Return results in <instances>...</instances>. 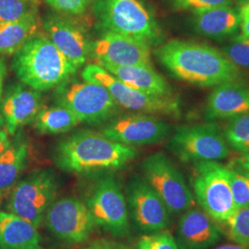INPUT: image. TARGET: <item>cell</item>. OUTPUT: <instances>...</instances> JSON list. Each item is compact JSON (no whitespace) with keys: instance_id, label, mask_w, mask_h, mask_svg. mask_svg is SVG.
I'll use <instances>...</instances> for the list:
<instances>
[{"instance_id":"obj_1","label":"cell","mask_w":249,"mask_h":249,"mask_svg":"<svg viewBox=\"0 0 249 249\" xmlns=\"http://www.w3.org/2000/svg\"><path fill=\"white\" fill-rule=\"evenodd\" d=\"M158 61L176 79L202 88L239 81L240 69L213 46L187 40H171L154 49Z\"/></svg>"},{"instance_id":"obj_2","label":"cell","mask_w":249,"mask_h":249,"mask_svg":"<svg viewBox=\"0 0 249 249\" xmlns=\"http://www.w3.org/2000/svg\"><path fill=\"white\" fill-rule=\"evenodd\" d=\"M133 146L113 142L101 132L79 130L61 139L53 149V163L72 174L115 172L136 158Z\"/></svg>"},{"instance_id":"obj_3","label":"cell","mask_w":249,"mask_h":249,"mask_svg":"<svg viewBox=\"0 0 249 249\" xmlns=\"http://www.w3.org/2000/svg\"><path fill=\"white\" fill-rule=\"evenodd\" d=\"M12 70L21 83L38 91L56 88L78 71L47 36L38 34L13 54Z\"/></svg>"},{"instance_id":"obj_4","label":"cell","mask_w":249,"mask_h":249,"mask_svg":"<svg viewBox=\"0 0 249 249\" xmlns=\"http://www.w3.org/2000/svg\"><path fill=\"white\" fill-rule=\"evenodd\" d=\"M92 10L101 32L129 36L158 46L163 34L143 0H95Z\"/></svg>"},{"instance_id":"obj_5","label":"cell","mask_w":249,"mask_h":249,"mask_svg":"<svg viewBox=\"0 0 249 249\" xmlns=\"http://www.w3.org/2000/svg\"><path fill=\"white\" fill-rule=\"evenodd\" d=\"M192 192L199 208L220 224H226L236 209L228 166L219 161L194 163Z\"/></svg>"},{"instance_id":"obj_6","label":"cell","mask_w":249,"mask_h":249,"mask_svg":"<svg viewBox=\"0 0 249 249\" xmlns=\"http://www.w3.org/2000/svg\"><path fill=\"white\" fill-rule=\"evenodd\" d=\"M81 77L83 80L104 86L118 107L141 114L163 115L175 118L181 116V104L175 95H151L130 88L98 64L86 66L81 73Z\"/></svg>"},{"instance_id":"obj_7","label":"cell","mask_w":249,"mask_h":249,"mask_svg":"<svg viewBox=\"0 0 249 249\" xmlns=\"http://www.w3.org/2000/svg\"><path fill=\"white\" fill-rule=\"evenodd\" d=\"M58 192L59 181L53 170H36L18 181L12 188L8 210L38 228Z\"/></svg>"},{"instance_id":"obj_8","label":"cell","mask_w":249,"mask_h":249,"mask_svg":"<svg viewBox=\"0 0 249 249\" xmlns=\"http://www.w3.org/2000/svg\"><path fill=\"white\" fill-rule=\"evenodd\" d=\"M54 101L72 111L80 123L107 121L118 111V105L104 86L85 80H65L55 88Z\"/></svg>"},{"instance_id":"obj_9","label":"cell","mask_w":249,"mask_h":249,"mask_svg":"<svg viewBox=\"0 0 249 249\" xmlns=\"http://www.w3.org/2000/svg\"><path fill=\"white\" fill-rule=\"evenodd\" d=\"M141 168L143 178L160 196L172 215H181L195 206L192 189L166 154L152 153L143 160Z\"/></svg>"},{"instance_id":"obj_10","label":"cell","mask_w":249,"mask_h":249,"mask_svg":"<svg viewBox=\"0 0 249 249\" xmlns=\"http://www.w3.org/2000/svg\"><path fill=\"white\" fill-rule=\"evenodd\" d=\"M167 148L181 161L193 163L224 160L231 151L223 130L213 122L178 126Z\"/></svg>"},{"instance_id":"obj_11","label":"cell","mask_w":249,"mask_h":249,"mask_svg":"<svg viewBox=\"0 0 249 249\" xmlns=\"http://www.w3.org/2000/svg\"><path fill=\"white\" fill-rule=\"evenodd\" d=\"M95 225L116 238L130 234V219L124 193L110 173L96 180L86 199Z\"/></svg>"},{"instance_id":"obj_12","label":"cell","mask_w":249,"mask_h":249,"mask_svg":"<svg viewBox=\"0 0 249 249\" xmlns=\"http://www.w3.org/2000/svg\"><path fill=\"white\" fill-rule=\"evenodd\" d=\"M44 222L55 238L70 245L89 240L96 227L86 203L74 196L56 198L46 211Z\"/></svg>"},{"instance_id":"obj_13","label":"cell","mask_w":249,"mask_h":249,"mask_svg":"<svg viewBox=\"0 0 249 249\" xmlns=\"http://www.w3.org/2000/svg\"><path fill=\"white\" fill-rule=\"evenodd\" d=\"M124 196L130 221L146 233L167 230L171 225L168 208L141 176H134L126 184Z\"/></svg>"},{"instance_id":"obj_14","label":"cell","mask_w":249,"mask_h":249,"mask_svg":"<svg viewBox=\"0 0 249 249\" xmlns=\"http://www.w3.org/2000/svg\"><path fill=\"white\" fill-rule=\"evenodd\" d=\"M100 132L113 142L135 147L164 142L172 126L155 116L137 113L110 119Z\"/></svg>"},{"instance_id":"obj_15","label":"cell","mask_w":249,"mask_h":249,"mask_svg":"<svg viewBox=\"0 0 249 249\" xmlns=\"http://www.w3.org/2000/svg\"><path fill=\"white\" fill-rule=\"evenodd\" d=\"M73 16L50 13L43 20L46 36L78 70L85 65L91 54L92 41Z\"/></svg>"},{"instance_id":"obj_16","label":"cell","mask_w":249,"mask_h":249,"mask_svg":"<svg viewBox=\"0 0 249 249\" xmlns=\"http://www.w3.org/2000/svg\"><path fill=\"white\" fill-rule=\"evenodd\" d=\"M151 45L129 36L101 32L92 41L91 54L98 65L152 66Z\"/></svg>"},{"instance_id":"obj_17","label":"cell","mask_w":249,"mask_h":249,"mask_svg":"<svg viewBox=\"0 0 249 249\" xmlns=\"http://www.w3.org/2000/svg\"><path fill=\"white\" fill-rule=\"evenodd\" d=\"M25 84H14L0 98V120L9 136L35 121L43 108V98Z\"/></svg>"},{"instance_id":"obj_18","label":"cell","mask_w":249,"mask_h":249,"mask_svg":"<svg viewBox=\"0 0 249 249\" xmlns=\"http://www.w3.org/2000/svg\"><path fill=\"white\" fill-rule=\"evenodd\" d=\"M223 234L220 223L194 206L180 215L175 238L179 249H210L218 245Z\"/></svg>"},{"instance_id":"obj_19","label":"cell","mask_w":249,"mask_h":249,"mask_svg":"<svg viewBox=\"0 0 249 249\" xmlns=\"http://www.w3.org/2000/svg\"><path fill=\"white\" fill-rule=\"evenodd\" d=\"M249 113V87L239 81H230L214 87L209 95L205 117L215 120L231 119Z\"/></svg>"},{"instance_id":"obj_20","label":"cell","mask_w":249,"mask_h":249,"mask_svg":"<svg viewBox=\"0 0 249 249\" xmlns=\"http://www.w3.org/2000/svg\"><path fill=\"white\" fill-rule=\"evenodd\" d=\"M241 25L240 10L232 5L200 9L192 12L191 26L196 35L213 40L235 36Z\"/></svg>"},{"instance_id":"obj_21","label":"cell","mask_w":249,"mask_h":249,"mask_svg":"<svg viewBox=\"0 0 249 249\" xmlns=\"http://www.w3.org/2000/svg\"><path fill=\"white\" fill-rule=\"evenodd\" d=\"M99 66L130 88L151 95H174L169 83L154 71L152 66H115L110 64H101Z\"/></svg>"},{"instance_id":"obj_22","label":"cell","mask_w":249,"mask_h":249,"mask_svg":"<svg viewBox=\"0 0 249 249\" xmlns=\"http://www.w3.org/2000/svg\"><path fill=\"white\" fill-rule=\"evenodd\" d=\"M0 249H42L38 228L11 213H0Z\"/></svg>"},{"instance_id":"obj_23","label":"cell","mask_w":249,"mask_h":249,"mask_svg":"<svg viewBox=\"0 0 249 249\" xmlns=\"http://www.w3.org/2000/svg\"><path fill=\"white\" fill-rule=\"evenodd\" d=\"M29 153L26 141L17 137L9 148L0 154V199L9 196L18 183V178L26 167Z\"/></svg>"},{"instance_id":"obj_24","label":"cell","mask_w":249,"mask_h":249,"mask_svg":"<svg viewBox=\"0 0 249 249\" xmlns=\"http://www.w3.org/2000/svg\"><path fill=\"white\" fill-rule=\"evenodd\" d=\"M39 27L38 14L16 21L0 23V54H14L38 34Z\"/></svg>"},{"instance_id":"obj_25","label":"cell","mask_w":249,"mask_h":249,"mask_svg":"<svg viewBox=\"0 0 249 249\" xmlns=\"http://www.w3.org/2000/svg\"><path fill=\"white\" fill-rule=\"evenodd\" d=\"M35 127L39 133L61 134L71 131L80 123V119L67 107L42 108L35 119Z\"/></svg>"},{"instance_id":"obj_26","label":"cell","mask_w":249,"mask_h":249,"mask_svg":"<svg viewBox=\"0 0 249 249\" xmlns=\"http://www.w3.org/2000/svg\"><path fill=\"white\" fill-rule=\"evenodd\" d=\"M230 149L242 154L249 152V113L228 120L223 130Z\"/></svg>"},{"instance_id":"obj_27","label":"cell","mask_w":249,"mask_h":249,"mask_svg":"<svg viewBox=\"0 0 249 249\" xmlns=\"http://www.w3.org/2000/svg\"><path fill=\"white\" fill-rule=\"evenodd\" d=\"M40 0H0V23L38 14Z\"/></svg>"},{"instance_id":"obj_28","label":"cell","mask_w":249,"mask_h":249,"mask_svg":"<svg viewBox=\"0 0 249 249\" xmlns=\"http://www.w3.org/2000/svg\"><path fill=\"white\" fill-rule=\"evenodd\" d=\"M226 225L232 243L249 247V205L236 208Z\"/></svg>"},{"instance_id":"obj_29","label":"cell","mask_w":249,"mask_h":249,"mask_svg":"<svg viewBox=\"0 0 249 249\" xmlns=\"http://www.w3.org/2000/svg\"><path fill=\"white\" fill-rule=\"evenodd\" d=\"M223 54L239 69H249V38L242 35L231 36L221 49Z\"/></svg>"},{"instance_id":"obj_30","label":"cell","mask_w":249,"mask_h":249,"mask_svg":"<svg viewBox=\"0 0 249 249\" xmlns=\"http://www.w3.org/2000/svg\"><path fill=\"white\" fill-rule=\"evenodd\" d=\"M231 194L236 208L249 205V174L240 168L228 166Z\"/></svg>"},{"instance_id":"obj_31","label":"cell","mask_w":249,"mask_h":249,"mask_svg":"<svg viewBox=\"0 0 249 249\" xmlns=\"http://www.w3.org/2000/svg\"><path fill=\"white\" fill-rule=\"evenodd\" d=\"M136 249H179L175 236L167 231L146 233L137 242Z\"/></svg>"},{"instance_id":"obj_32","label":"cell","mask_w":249,"mask_h":249,"mask_svg":"<svg viewBox=\"0 0 249 249\" xmlns=\"http://www.w3.org/2000/svg\"><path fill=\"white\" fill-rule=\"evenodd\" d=\"M57 12L69 16H80L92 8L95 0H45Z\"/></svg>"},{"instance_id":"obj_33","label":"cell","mask_w":249,"mask_h":249,"mask_svg":"<svg viewBox=\"0 0 249 249\" xmlns=\"http://www.w3.org/2000/svg\"><path fill=\"white\" fill-rule=\"evenodd\" d=\"M175 11H191L210 9L214 7L232 5L234 0H167Z\"/></svg>"},{"instance_id":"obj_34","label":"cell","mask_w":249,"mask_h":249,"mask_svg":"<svg viewBox=\"0 0 249 249\" xmlns=\"http://www.w3.org/2000/svg\"><path fill=\"white\" fill-rule=\"evenodd\" d=\"M82 249H130L122 243H118L115 241L108 240V239H98L93 241L92 243L86 246Z\"/></svg>"},{"instance_id":"obj_35","label":"cell","mask_w":249,"mask_h":249,"mask_svg":"<svg viewBox=\"0 0 249 249\" xmlns=\"http://www.w3.org/2000/svg\"><path fill=\"white\" fill-rule=\"evenodd\" d=\"M9 136V134L0 120V154L6 151L11 144Z\"/></svg>"},{"instance_id":"obj_36","label":"cell","mask_w":249,"mask_h":249,"mask_svg":"<svg viewBox=\"0 0 249 249\" xmlns=\"http://www.w3.org/2000/svg\"><path fill=\"white\" fill-rule=\"evenodd\" d=\"M241 31L242 36L249 38V14L241 13Z\"/></svg>"},{"instance_id":"obj_37","label":"cell","mask_w":249,"mask_h":249,"mask_svg":"<svg viewBox=\"0 0 249 249\" xmlns=\"http://www.w3.org/2000/svg\"><path fill=\"white\" fill-rule=\"evenodd\" d=\"M7 75V65L4 58L0 57V98L3 92V83Z\"/></svg>"},{"instance_id":"obj_38","label":"cell","mask_w":249,"mask_h":249,"mask_svg":"<svg viewBox=\"0 0 249 249\" xmlns=\"http://www.w3.org/2000/svg\"><path fill=\"white\" fill-rule=\"evenodd\" d=\"M237 164L240 169L244 170L249 174V152L242 154V156L237 160Z\"/></svg>"},{"instance_id":"obj_39","label":"cell","mask_w":249,"mask_h":249,"mask_svg":"<svg viewBox=\"0 0 249 249\" xmlns=\"http://www.w3.org/2000/svg\"><path fill=\"white\" fill-rule=\"evenodd\" d=\"M247 247L238 245L235 243H230V244H223V245H219V246H214L212 249H246Z\"/></svg>"},{"instance_id":"obj_40","label":"cell","mask_w":249,"mask_h":249,"mask_svg":"<svg viewBox=\"0 0 249 249\" xmlns=\"http://www.w3.org/2000/svg\"><path fill=\"white\" fill-rule=\"evenodd\" d=\"M234 4H235V7L240 9L242 7L249 4V0H234Z\"/></svg>"},{"instance_id":"obj_41","label":"cell","mask_w":249,"mask_h":249,"mask_svg":"<svg viewBox=\"0 0 249 249\" xmlns=\"http://www.w3.org/2000/svg\"><path fill=\"white\" fill-rule=\"evenodd\" d=\"M239 10H240L241 13H247V14H249V4L244 6V7H242V8L239 9Z\"/></svg>"},{"instance_id":"obj_42","label":"cell","mask_w":249,"mask_h":249,"mask_svg":"<svg viewBox=\"0 0 249 249\" xmlns=\"http://www.w3.org/2000/svg\"><path fill=\"white\" fill-rule=\"evenodd\" d=\"M246 249H249V247H247V248H246Z\"/></svg>"}]
</instances>
